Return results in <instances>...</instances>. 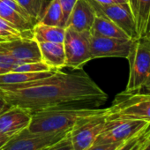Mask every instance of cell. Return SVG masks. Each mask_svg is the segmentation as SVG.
Listing matches in <instances>:
<instances>
[{
  "mask_svg": "<svg viewBox=\"0 0 150 150\" xmlns=\"http://www.w3.org/2000/svg\"><path fill=\"white\" fill-rule=\"evenodd\" d=\"M21 37H31L13 28L7 21L0 18V40H12ZM33 37V36H32Z\"/></svg>",
  "mask_w": 150,
  "mask_h": 150,
  "instance_id": "7402d4cb",
  "label": "cell"
},
{
  "mask_svg": "<svg viewBox=\"0 0 150 150\" xmlns=\"http://www.w3.org/2000/svg\"><path fill=\"white\" fill-rule=\"evenodd\" d=\"M133 39H119L90 35L89 43L92 59L103 57L127 58Z\"/></svg>",
  "mask_w": 150,
  "mask_h": 150,
  "instance_id": "30bf717a",
  "label": "cell"
},
{
  "mask_svg": "<svg viewBox=\"0 0 150 150\" xmlns=\"http://www.w3.org/2000/svg\"><path fill=\"white\" fill-rule=\"evenodd\" d=\"M55 71H38V72H20L10 71L7 73L0 74V87L13 86L27 83L29 81L40 80L52 74Z\"/></svg>",
  "mask_w": 150,
  "mask_h": 150,
  "instance_id": "d6986e66",
  "label": "cell"
},
{
  "mask_svg": "<svg viewBox=\"0 0 150 150\" xmlns=\"http://www.w3.org/2000/svg\"><path fill=\"white\" fill-rule=\"evenodd\" d=\"M0 18L21 32L33 36L32 30L36 22L15 0H0Z\"/></svg>",
  "mask_w": 150,
  "mask_h": 150,
  "instance_id": "7c38bea8",
  "label": "cell"
},
{
  "mask_svg": "<svg viewBox=\"0 0 150 150\" xmlns=\"http://www.w3.org/2000/svg\"><path fill=\"white\" fill-rule=\"evenodd\" d=\"M149 123L137 119H107L103 129L95 140V145L125 142L144 132Z\"/></svg>",
  "mask_w": 150,
  "mask_h": 150,
  "instance_id": "8992f818",
  "label": "cell"
},
{
  "mask_svg": "<svg viewBox=\"0 0 150 150\" xmlns=\"http://www.w3.org/2000/svg\"><path fill=\"white\" fill-rule=\"evenodd\" d=\"M146 36H147V37H148V38H149V40H150V33H149V34H148V35H146Z\"/></svg>",
  "mask_w": 150,
  "mask_h": 150,
  "instance_id": "e575fe53",
  "label": "cell"
},
{
  "mask_svg": "<svg viewBox=\"0 0 150 150\" xmlns=\"http://www.w3.org/2000/svg\"><path fill=\"white\" fill-rule=\"evenodd\" d=\"M62 18L63 13L59 1L58 0H51L49 6L44 9V12L38 22L49 26L60 27Z\"/></svg>",
  "mask_w": 150,
  "mask_h": 150,
  "instance_id": "ffe728a7",
  "label": "cell"
},
{
  "mask_svg": "<svg viewBox=\"0 0 150 150\" xmlns=\"http://www.w3.org/2000/svg\"><path fill=\"white\" fill-rule=\"evenodd\" d=\"M42 60L52 70L57 71L65 67V53L64 43L38 42Z\"/></svg>",
  "mask_w": 150,
  "mask_h": 150,
  "instance_id": "2e32d148",
  "label": "cell"
},
{
  "mask_svg": "<svg viewBox=\"0 0 150 150\" xmlns=\"http://www.w3.org/2000/svg\"><path fill=\"white\" fill-rule=\"evenodd\" d=\"M96 13L88 0H77L69 19L66 28L79 32H90Z\"/></svg>",
  "mask_w": 150,
  "mask_h": 150,
  "instance_id": "5bb4252c",
  "label": "cell"
},
{
  "mask_svg": "<svg viewBox=\"0 0 150 150\" xmlns=\"http://www.w3.org/2000/svg\"><path fill=\"white\" fill-rule=\"evenodd\" d=\"M129 78L125 90L139 91L150 75V40L147 36L132 40L129 55Z\"/></svg>",
  "mask_w": 150,
  "mask_h": 150,
  "instance_id": "277c9868",
  "label": "cell"
},
{
  "mask_svg": "<svg viewBox=\"0 0 150 150\" xmlns=\"http://www.w3.org/2000/svg\"><path fill=\"white\" fill-rule=\"evenodd\" d=\"M68 132H32L26 128L13 135L0 150H41L46 146L60 140Z\"/></svg>",
  "mask_w": 150,
  "mask_h": 150,
  "instance_id": "52a82bcc",
  "label": "cell"
},
{
  "mask_svg": "<svg viewBox=\"0 0 150 150\" xmlns=\"http://www.w3.org/2000/svg\"><path fill=\"white\" fill-rule=\"evenodd\" d=\"M54 71L52 70L45 62L42 60L37 62H29L22 63L16 65L12 71H20V72H38V71Z\"/></svg>",
  "mask_w": 150,
  "mask_h": 150,
  "instance_id": "603a6c76",
  "label": "cell"
},
{
  "mask_svg": "<svg viewBox=\"0 0 150 150\" xmlns=\"http://www.w3.org/2000/svg\"><path fill=\"white\" fill-rule=\"evenodd\" d=\"M12 136L10 135H6V134H3V133H0V148H1L5 143L11 138Z\"/></svg>",
  "mask_w": 150,
  "mask_h": 150,
  "instance_id": "1f68e13d",
  "label": "cell"
},
{
  "mask_svg": "<svg viewBox=\"0 0 150 150\" xmlns=\"http://www.w3.org/2000/svg\"><path fill=\"white\" fill-rule=\"evenodd\" d=\"M58 1H59L60 6L62 9V13H63V18H62L60 27L65 28L69 16H70L75 4H76L77 0H58Z\"/></svg>",
  "mask_w": 150,
  "mask_h": 150,
  "instance_id": "484cf974",
  "label": "cell"
},
{
  "mask_svg": "<svg viewBox=\"0 0 150 150\" xmlns=\"http://www.w3.org/2000/svg\"><path fill=\"white\" fill-rule=\"evenodd\" d=\"M10 107H11V105L4 99V97L2 96H0V114L7 110Z\"/></svg>",
  "mask_w": 150,
  "mask_h": 150,
  "instance_id": "f546056e",
  "label": "cell"
},
{
  "mask_svg": "<svg viewBox=\"0 0 150 150\" xmlns=\"http://www.w3.org/2000/svg\"><path fill=\"white\" fill-rule=\"evenodd\" d=\"M137 119L150 124V92L123 91L109 107L107 119Z\"/></svg>",
  "mask_w": 150,
  "mask_h": 150,
  "instance_id": "3957f363",
  "label": "cell"
},
{
  "mask_svg": "<svg viewBox=\"0 0 150 150\" xmlns=\"http://www.w3.org/2000/svg\"><path fill=\"white\" fill-rule=\"evenodd\" d=\"M24 11L37 23L45 9L46 0H15Z\"/></svg>",
  "mask_w": 150,
  "mask_h": 150,
  "instance_id": "44dd1931",
  "label": "cell"
},
{
  "mask_svg": "<svg viewBox=\"0 0 150 150\" xmlns=\"http://www.w3.org/2000/svg\"><path fill=\"white\" fill-rule=\"evenodd\" d=\"M88 1L95 9L96 14L102 15L114 22L125 31L131 39L137 38L135 23L128 3L102 5L95 2L94 0Z\"/></svg>",
  "mask_w": 150,
  "mask_h": 150,
  "instance_id": "9c48e42d",
  "label": "cell"
},
{
  "mask_svg": "<svg viewBox=\"0 0 150 150\" xmlns=\"http://www.w3.org/2000/svg\"><path fill=\"white\" fill-rule=\"evenodd\" d=\"M125 142L112 143V144H101V145H95V144H93L91 146H89L88 148H87L85 150H116L117 148H118Z\"/></svg>",
  "mask_w": 150,
  "mask_h": 150,
  "instance_id": "83f0119b",
  "label": "cell"
},
{
  "mask_svg": "<svg viewBox=\"0 0 150 150\" xmlns=\"http://www.w3.org/2000/svg\"><path fill=\"white\" fill-rule=\"evenodd\" d=\"M95 2L102 5H110V4H125L127 0H94Z\"/></svg>",
  "mask_w": 150,
  "mask_h": 150,
  "instance_id": "f1b7e54d",
  "label": "cell"
},
{
  "mask_svg": "<svg viewBox=\"0 0 150 150\" xmlns=\"http://www.w3.org/2000/svg\"><path fill=\"white\" fill-rule=\"evenodd\" d=\"M108 113L109 108L105 113L82 119L69 132L74 150H85L94 144L103 129Z\"/></svg>",
  "mask_w": 150,
  "mask_h": 150,
  "instance_id": "ba28073f",
  "label": "cell"
},
{
  "mask_svg": "<svg viewBox=\"0 0 150 150\" xmlns=\"http://www.w3.org/2000/svg\"><path fill=\"white\" fill-rule=\"evenodd\" d=\"M65 28L36 23L32 30L33 38L37 42H64Z\"/></svg>",
  "mask_w": 150,
  "mask_h": 150,
  "instance_id": "ac0fdd59",
  "label": "cell"
},
{
  "mask_svg": "<svg viewBox=\"0 0 150 150\" xmlns=\"http://www.w3.org/2000/svg\"><path fill=\"white\" fill-rule=\"evenodd\" d=\"M19 63L6 53L3 49L0 48V74L10 72Z\"/></svg>",
  "mask_w": 150,
  "mask_h": 150,
  "instance_id": "cb8c5ba5",
  "label": "cell"
},
{
  "mask_svg": "<svg viewBox=\"0 0 150 150\" xmlns=\"http://www.w3.org/2000/svg\"><path fill=\"white\" fill-rule=\"evenodd\" d=\"M90 35L93 36L131 39L125 31H123L117 25H116L109 19L98 14H96L95 18L94 23L90 29Z\"/></svg>",
  "mask_w": 150,
  "mask_h": 150,
  "instance_id": "e0dca14e",
  "label": "cell"
},
{
  "mask_svg": "<svg viewBox=\"0 0 150 150\" xmlns=\"http://www.w3.org/2000/svg\"><path fill=\"white\" fill-rule=\"evenodd\" d=\"M149 135H150V132H148V133H147V134H146V136H145V137H144V138H143V139H141V140H140V141H139V142L137 145H135V146H134V147H133L132 150H139V148L140 147L141 144H142V143H143V142L146 140V138H147Z\"/></svg>",
  "mask_w": 150,
  "mask_h": 150,
  "instance_id": "d6a6232c",
  "label": "cell"
},
{
  "mask_svg": "<svg viewBox=\"0 0 150 150\" xmlns=\"http://www.w3.org/2000/svg\"><path fill=\"white\" fill-rule=\"evenodd\" d=\"M150 132V125L144 131V132H142L141 133H139V134H138L137 136H135V137H133V138H132V139H128L127 141H125L124 144H122L118 148H117L116 150H132L133 147H134V146L135 145H137L148 132Z\"/></svg>",
  "mask_w": 150,
  "mask_h": 150,
  "instance_id": "4316f807",
  "label": "cell"
},
{
  "mask_svg": "<svg viewBox=\"0 0 150 150\" xmlns=\"http://www.w3.org/2000/svg\"><path fill=\"white\" fill-rule=\"evenodd\" d=\"M41 150H74V147L72 146L71 140L70 139L69 132L60 140L46 146L45 147L42 148Z\"/></svg>",
  "mask_w": 150,
  "mask_h": 150,
  "instance_id": "d4e9b609",
  "label": "cell"
},
{
  "mask_svg": "<svg viewBox=\"0 0 150 150\" xmlns=\"http://www.w3.org/2000/svg\"><path fill=\"white\" fill-rule=\"evenodd\" d=\"M32 114L21 107L11 106L0 114V133L13 136L30 125Z\"/></svg>",
  "mask_w": 150,
  "mask_h": 150,
  "instance_id": "4fadbf2b",
  "label": "cell"
},
{
  "mask_svg": "<svg viewBox=\"0 0 150 150\" xmlns=\"http://www.w3.org/2000/svg\"><path fill=\"white\" fill-rule=\"evenodd\" d=\"M143 88H144L146 91L150 92V75L148 76V78L146 79V82H145V84H144V86H143Z\"/></svg>",
  "mask_w": 150,
  "mask_h": 150,
  "instance_id": "836d02e7",
  "label": "cell"
},
{
  "mask_svg": "<svg viewBox=\"0 0 150 150\" xmlns=\"http://www.w3.org/2000/svg\"><path fill=\"white\" fill-rule=\"evenodd\" d=\"M75 71L57 70L40 80L0 87V96L11 106L21 107L31 114L56 107L98 108L104 104L107 94L83 69Z\"/></svg>",
  "mask_w": 150,
  "mask_h": 150,
  "instance_id": "6da1fadb",
  "label": "cell"
},
{
  "mask_svg": "<svg viewBox=\"0 0 150 150\" xmlns=\"http://www.w3.org/2000/svg\"><path fill=\"white\" fill-rule=\"evenodd\" d=\"M89 38L90 32H79L71 28H65L63 42L65 67L72 70L83 69V66L92 60Z\"/></svg>",
  "mask_w": 150,
  "mask_h": 150,
  "instance_id": "5b68a950",
  "label": "cell"
},
{
  "mask_svg": "<svg viewBox=\"0 0 150 150\" xmlns=\"http://www.w3.org/2000/svg\"><path fill=\"white\" fill-rule=\"evenodd\" d=\"M107 109L82 108L73 106L56 107L32 114L28 130L32 132L55 133L70 132L81 120L100 115Z\"/></svg>",
  "mask_w": 150,
  "mask_h": 150,
  "instance_id": "7a4b0ae2",
  "label": "cell"
},
{
  "mask_svg": "<svg viewBox=\"0 0 150 150\" xmlns=\"http://www.w3.org/2000/svg\"><path fill=\"white\" fill-rule=\"evenodd\" d=\"M132 12L138 37L150 33V0H127Z\"/></svg>",
  "mask_w": 150,
  "mask_h": 150,
  "instance_id": "9a60e30c",
  "label": "cell"
},
{
  "mask_svg": "<svg viewBox=\"0 0 150 150\" xmlns=\"http://www.w3.org/2000/svg\"><path fill=\"white\" fill-rule=\"evenodd\" d=\"M139 150H150V135L141 144V146L139 148Z\"/></svg>",
  "mask_w": 150,
  "mask_h": 150,
  "instance_id": "4dcf8cb0",
  "label": "cell"
},
{
  "mask_svg": "<svg viewBox=\"0 0 150 150\" xmlns=\"http://www.w3.org/2000/svg\"><path fill=\"white\" fill-rule=\"evenodd\" d=\"M3 49L19 64L42 60L39 43L31 37H21L12 40H0Z\"/></svg>",
  "mask_w": 150,
  "mask_h": 150,
  "instance_id": "8fae6325",
  "label": "cell"
}]
</instances>
